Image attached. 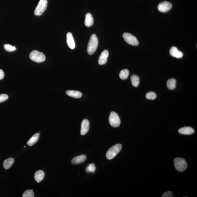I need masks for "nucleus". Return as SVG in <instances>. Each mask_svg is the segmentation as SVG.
Here are the masks:
<instances>
[{
  "mask_svg": "<svg viewBox=\"0 0 197 197\" xmlns=\"http://www.w3.org/2000/svg\"><path fill=\"white\" fill-rule=\"evenodd\" d=\"M146 98L150 100H154L156 98L157 95L154 92H149L146 94Z\"/></svg>",
  "mask_w": 197,
  "mask_h": 197,
  "instance_id": "26",
  "label": "nucleus"
},
{
  "mask_svg": "<svg viewBox=\"0 0 197 197\" xmlns=\"http://www.w3.org/2000/svg\"><path fill=\"white\" fill-rule=\"evenodd\" d=\"M109 56V53L108 50H105L102 52L99 57L98 63L100 65H103L106 63L108 61V58Z\"/></svg>",
  "mask_w": 197,
  "mask_h": 197,
  "instance_id": "10",
  "label": "nucleus"
},
{
  "mask_svg": "<svg viewBox=\"0 0 197 197\" xmlns=\"http://www.w3.org/2000/svg\"><path fill=\"white\" fill-rule=\"evenodd\" d=\"M96 167L93 163L90 164L86 168V171L87 172L94 173Z\"/></svg>",
  "mask_w": 197,
  "mask_h": 197,
  "instance_id": "25",
  "label": "nucleus"
},
{
  "mask_svg": "<svg viewBox=\"0 0 197 197\" xmlns=\"http://www.w3.org/2000/svg\"><path fill=\"white\" fill-rule=\"evenodd\" d=\"M30 58L32 61L37 63H42L45 61L46 57L43 53L37 51L33 50L30 54Z\"/></svg>",
  "mask_w": 197,
  "mask_h": 197,
  "instance_id": "3",
  "label": "nucleus"
},
{
  "mask_svg": "<svg viewBox=\"0 0 197 197\" xmlns=\"http://www.w3.org/2000/svg\"><path fill=\"white\" fill-rule=\"evenodd\" d=\"M176 80L173 78L169 79L167 82V86L169 89L173 90L175 89Z\"/></svg>",
  "mask_w": 197,
  "mask_h": 197,
  "instance_id": "20",
  "label": "nucleus"
},
{
  "mask_svg": "<svg viewBox=\"0 0 197 197\" xmlns=\"http://www.w3.org/2000/svg\"><path fill=\"white\" fill-rule=\"evenodd\" d=\"M174 163L176 169L181 172L185 171L187 168V162L182 158H176L174 160Z\"/></svg>",
  "mask_w": 197,
  "mask_h": 197,
  "instance_id": "4",
  "label": "nucleus"
},
{
  "mask_svg": "<svg viewBox=\"0 0 197 197\" xmlns=\"http://www.w3.org/2000/svg\"><path fill=\"white\" fill-rule=\"evenodd\" d=\"M89 122L87 119H84L81 124L80 133L82 135H84L89 132Z\"/></svg>",
  "mask_w": 197,
  "mask_h": 197,
  "instance_id": "9",
  "label": "nucleus"
},
{
  "mask_svg": "<svg viewBox=\"0 0 197 197\" xmlns=\"http://www.w3.org/2000/svg\"><path fill=\"white\" fill-rule=\"evenodd\" d=\"M4 48L6 51L12 52L15 51L16 48L15 46H12V45L9 44H6L4 45Z\"/></svg>",
  "mask_w": 197,
  "mask_h": 197,
  "instance_id": "23",
  "label": "nucleus"
},
{
  "mask_svg": "<svg viewBox=\"0 0 197 197\" xmlns=\"http://www.w3.org/2000/svg\"><path fill=\"white\" fill-rule=\"evenodd\" d=\"M124 40L127 43L132 45L137 46L139 44L137 39L131 34L128 33H125L123 35Z\"/></svg>",
  "mask_w": 197,
  "mask_h": 197,
  "instance_id": "7",
  "label": "nucleus"
},
{
  "mask_svg": "<svg viewBox=\"0 0 197 197\" xmlns=\"http://www.w3.org/2000/svg\"><path fill=\"white\" fill-rule=\"evenodd\" d=\"M131 80L132 85L134 87H137L139 85L140 78L138 75H132L131 78Z\"/></svg>",
  "mask_w": 197,
  "mask_h": 197,
  "instance_id": "21",
  "label": "nucleus"
},
{
  "mask_svg": "<svg viewBox=\"0 0 197 197\" xmlns=\"http://www.w3.org/2000/svg\"><path fill=\"white\" fill-rule=\"evenodd\" d=\"M23 197H34V195L33 190H28L23 193Z\"/></svg>",
  "mask_w": 197,
  "mask_h": 197,
  "instance_id": "24",
  "label": "nucleus"
},
{
  "mask_svg": "<svg viewBox=\"0 0 197 197\" xmlns=\"http://www.w3.org/2000/svg\"><path fill=\"white\" fill-rule=\"evenodd\" d=\"M87 158V156L85 154H82L74 157L71 161V163L73 164L77 165L83 163Z\"/></svg>",
  "mask_w": 197,
  "mask_h": 197,
  "instance_id": "11",
  "label": "nucleus"
},
{
  "mask_svg": "<svg viewBox=\"0 0 197 197\" xmlns=\"http://www.w3.org/2000/svg\"><path fill=\"white\" fill-rule=\"evenodd\" d=\"M8 98V96L7 94H1L0 95V103L5 101L7 100Z\"/></svg>",
  "mask_w": 197,
  "mask_h": 197,
  "instance_id": "27",
  "label": "nucleus"
},
{
  "mask_svg": "<svg viewBox=\"0 0 197 197\" xmlns=\"http://www.w3.org/2000/svg\"><path fill=\"white\" fill-rule=\"evenodd\" d=\"M47 4H48L47 0H40L35 10L34 15L38 16L41 15L46 10Z\"/></svg>",
  "mask_w": 197,
  "mask_h": 197,
  "instance_id": "5",
  "label": "nucleus"
},
{
  "mask_svg": "<svg viewBox=\"0 0 197 197\" xmlns=\"http://www.w3.org/2000/svg\"><path fill=\"white\" fill-rule=\"evenodd\" d=\"M66 93L69 97L75 98H80L82 96L81 92L77 91L68 90L66 91Z\"/></svg>",
  "mask_w": 197,
  "mask_h": 197,
  "instance_id": "17",
  "label": "nucleus"
},
{
  "mask_svg": "<svg viewBox=\"0 0 197 197\" xmlns=\"http://www.w3.org/2000/svg\"><path fill=\"white\" fill-rule=\"evenodd\" d=\"M129 72L128 69H124L121 71L119 74L120 78L122 80H125L128 78Z\"/></svg>",
  "mask_w": 197,
  "mask_h": 197,
  "instance_id": "22",
  "label": "nucleus"
},
{
  "mask_svg": "<svg viewBox=\"0 0 197 197\" xmlns=\"http://www.w3.org/2000/svg\"><path fill=\"white\" fill-rule=\"evenodd\" d=\"M67 42L69 48L73 49L75 47V41H74L72 34L70 32L68 33L67 35Z\"/></svg>",
  "mask_w": 197,
  "mask_h": 197,
  "instance_id": "13",
  "label": "nucleus"
},
{
  "mask_svg": "<svg viewBox=\"0 0 197 197\" xmlns=\"http://www.w3.org/2000/svg\"><path fill=\"white\" fill-rule=\"evenodd\" d=\"M122 145L121 144L115 145L110 148L107 152L106 157L108 160H111L116 156L122 149Z\"/></svg>",
  "mask_w": 197,
  "mask_h": 197,
  "instance_id": "2",
  "label": "nucleus"
},
{
  "mask_svg": "<svg viewBox=\"0 0 197 197\" xmlns=\"http://www.w3.org/2000/svg\"><path fill=\"white\" fill-rule=\"evenodd\" d=\"M172 6L171 3L167 1H164L159 4L158 9L161 12H166L171 10Z\"/></svg>",
  "mask_w": 197,
  "mask_h": 197,
  "instance_id": "8",
  "label": "nucleus"
},
{
  "mask_svg": "<svg viewBox=\"0 0 197 197\" xmlns=\"http://www.w3.org/2000/svg\"><path fill=\"white\" fill-rule=\"evenodd\" d=\"M45 176V173L42 170H39L35 173L34 178L38 183L43 180Z\"/></svg>",
  "mask_w": 197,
  "mask_h": 197,
  "instance_id": "16",
  "label": "nucleus"
},
{
  "mask_svg": "<svg viewBox=\"0 0 197 197\" xmlns=\"http://www.w3.org/2000/svg\"><path fill=\"white\" fill-rule=\"evenodd\" d=\"M94 23V18L91 13H88L86 15L85 20V25L86 26L89 27L92 26Z\"/></svg>",
  "mask_w": 197,
  "mask_h": 197,
  "instance_id": "15",
  "label": "nucleus"
},
{
  "mask_svg": "<svg viewBox=\"0 0 197 197\" xmlns=\"http://www.w3.org/2000/svg\"><path fill=\"white\" fill-rule=\"evenodd\" d=\"M98 45V39L95 34H93L90 39L87 47V52L90 55H92L97 50Z\"/></svg>",
  "mask_w": 197,
  "mask_h": 197,
  "instance_id": "1",
  "label": "nucleus"
},
{
  "mask_svg": "<svg viewBox=\"0 0 197 197\" xmlns=\"http://www.w3.org/2000/svg\"><path fill=\"white\" fill-rule=\"evenodd\" d=\"M173 196L172 192L171 191L165 192L162 196V197H173Z\"/></svg>",
  "mask_w": 197,
  "mask_h": 197,
  "instance_id": "28",
  "label": "nucleus"
},
{
  "mask_svg": "<svg viewBox=\"0 0 197 197\" xmlns=\"http://www.w3.org/2000/svg\"><path fill=\"white\" fill-rule=\"evenodd\" d=\"M109 122L112 126L117 127L121 124L120 119L119 116L114 112H111L109 117Z\"/></svg>",
  "mask_w": 197,
  "mask_h": 197,
  "instance_id": "6",
  "label": "nucleus"
},
{
  "mask_svg": "<svg viewBox=\"0 0 197 197\" xmlns=\"http://www.w3.org/2000/svg\"><path fill=\"white\" fill-rule=\"evenodd\" d=\"M170 55L173 57L180 59L182 57L183 54L181 51L178 50L177 48L175 47H172L170 50Z\"/></svg>",
  "mask_w": 197,
  "mask_h": 197,
  "instance_id": "12",
  "label": "nucleus"
},
{
  "mask_svg": "<svg viewBox=\"0 0 197 197\" xmlns=\"http://www.w3.org/2000/svg\"><path fill=\"white\" fill-rule=\"evenodd\" d=\"M14 162H15V160L12 158H9L6 159L3 163V166H4V168L6 169H9L12 166Z\"/></svg>",
  "mask_w": 197,
  "mask_h": 197,
  "instance_id": "19",
  "label": "nucleus"
},
{
  "mask_svg": "<svg viewBox=\"0 0 197 197\" xmlns=\"http://www.w3.org/2000/svg\"><path fill=\"white\" fill-rule=\"evenodd\" d=\"M179 133L182 134L190 135L194 133V129L190 127H185L179 129Z\"/></svg>",
  "mask_w": 197,
  "mask_h": 197,
  "instance_id": "14",
  "label": "nucleus"
},
{
  "mask_svg": "<svg viewBox=\"0 0 197 197\" xmlns=\"http://www.w3.org/2000/svg\"><path fill=\"white\" fill-rule=\"evenodd\" d=\"M39 136H40V134L39 133L35 134L28 141L27 144L29 146L33 145L38 141Z\"/></svg>",
  "mask_w": 197,
  "mask_h": 197,
  "instance_id": "18",
  "label": "nucleus"
},
{
  "mask_svg": "<svg viewBox=\"0 0 197 197\" xmlns=\"http://www.w3.org/2000/svg\"><path fill=\"white\" fill-rule=\"evenodd\" d=\"M4 76V73L2 69H0V80H2Z\"/></svg>",
  "mask_w": 197,
  "mask_h": 197,
  "instance_id": "29",
  "label": "nucleus"
}]
</instances>
